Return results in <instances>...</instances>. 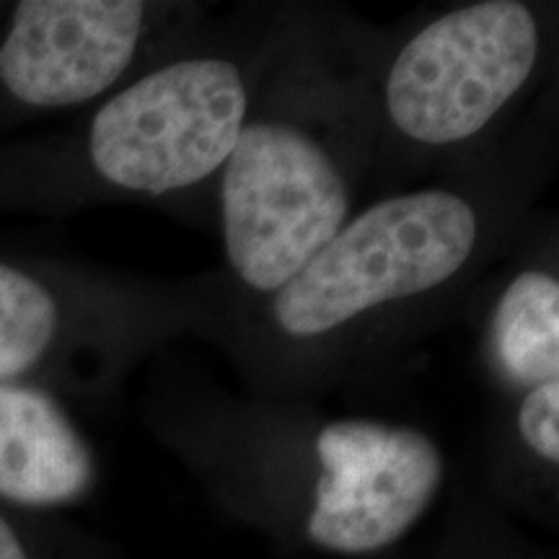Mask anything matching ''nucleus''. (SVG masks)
I'll use <instances>...</instances> for the list:
<instances>
[{
  "label": "nucleus",
  "instance_id": "f257e3e1",
  "mask_svg": "<svg viewBox=\"0 0 559 559\" xmlns=\"http://www.w3.org/2000/svg\"><path fill=\"white\" fill-rule=\"evenodd\" d=\"M479 215L449 190L386 198L355 218L272 296L285 337L317 340L383 306L425 296L469 264Z\"/></svg>",
  "mask_w": 559,
  "mask_h": 559
},
{
  "label": "nucleus",
  "instance_id": "7ed1b4c3",
  "mask_svg": "<svg viewBox=\"0 0 559 559\" xmlns=\"http://www.w3.org/2000/svg\"><path fill=\"white\" fill-rule=\"evenodd\" d=\"M221 171L226 257L254 293L275 296L347 223L345 174L296 124L247 122Z\"/></svg>",
  "mask_w": 559,
  "mask_h": 559
},
{
  "label": "nucleus",
  "instance_id": "1a4fd4ad",
  "mask_svg": "<svg viewBox=\"0 0 559 559\" xmlns=\"http://www.w3.org/2000/svg\"><path fill=\"white\" fill-rule=\"evenodd\" d=\"M70 337V309L50 280L0 260V381L34 383Z\"/></svg>",
  "mask_w": 559,
  "mask_h": 559
},
{
  "label": "nucleus",
  "instance_id": "20e7f679",
  "mask_svg": "<svg viewBox=\"0 0 559 559\" xmlns=\"http://www.w3.org/2000/svg\"><path fill=\"white\" fill-rule=\"evenodd\" d=\"M539 47V21L519 0L445 11L391 62L383 88L391 124L423 145L479 135L526 86Z\"/></svg>",
  "mask_w": 559,
  "mask_h": 559
},
{
  "label": "nucleus",
  "instance_id": "6e6552de",
  "mask_svg": "<svg viewBox=\"0 0 559 559\" xmlns=\"http://www.w3.org/2000/svg\"><path fill=\"white\" fill-rule=\"evenodd\" d=\"M489 349L502 379L531 389L559 379V280L523 270L510 280L489 321Z\"/></svg>",
  "mask_w": 559,
  "mask_h": 559
},
{
  "label": "nucleus",
  "instance_id": "39448f33",
  "mask_svg": "<svg viewBox=\"0 0 559 559\" xmlns=\"http://www.w3.org/2000/svg\"><path fill=\"white\" fill-rule=\"evenodd\" d=\"M319 479L306 534L319 549L362 557L423 521L445 479L443 451L423 430L334 419L317 438Z\"/></svg>",
  "mask_w": 559,
  "mask_h": 559
},
{
  "label": "nucleus",
  "instance_id": "f03ea898",
  "mask_svg": "<svg viewBox=\"0 0 559 559\" xmlns=\"http://www.w3.org/2000/svg\"><path fill=\"white\" fill-rule=\"evenodd\" d=\"M241 70L223 58H185L140 75L96 109L86 156L122 192L190 190L223 169L247 128Z\"/></svg>",
  "mask_w": 559,
  "mask_h": 559
},
{
  "label": "nucleus",
  "instance_id": "0eeeda50",
  "mask_svg": "<svg viewBox=\"0 0 559 559\" xmlns=\"http://www.w3.org/2000/svg\"><path fill=\"white\" fill-rule=\"evenodd\" d=\"M99 479L94 449L58 396L0 381V506L47 513L79 506Z\"/></svg>",
  "mask_w": 559,
  "mask_h": 559
},
{
  "label": "nucleus",
  "instance_id": "9b49d317",
  "mask_svg": "<svg viewBox=\"0 0 559 559\" xmlns=\"http://www.w3.org/2000/svg\"><path fill=\"white\" fill-rule=\"evenodd\" d=\"M0 559H52L21 510L0 506Z\"/></svg>",
  "mask_w": 559,
  "mask_h": 559
},
{
  "label": "nucleus",
  "instance_id": "9d476101",
  "mask_svg": "<svg viewBox=\"0 0 559 559\" xmlns=\"http://www.w3.org/2000/svg\"><path fill=\"white\" fill-rule=\"evenodd\" d=\"M519 436L544 464H559V379L526 389L519 407Z\"/></svg>",
  "mask_w": 559,
  "mask_h": 559
},
{
  "label": "nucleus",
  "instance_id": "423d86ee",
  "mask_svg": "<svg viewBox=\"0 0 559 559\" xmlns=\"http://www.w3.org/2000/svg\"><path fill=\"white\" fill-rule=\"evenodd\" d=\"M148 5L138 0H24L0 37V88L21 107L99 99L135 62Z\"/></svg>",
  "mask_w": 559,
  "mask_h": 559
}]
</instances>
